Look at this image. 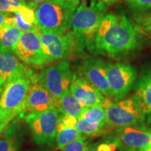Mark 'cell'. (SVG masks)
I'll list each match as a JSON object with an SVG mask.
<instances>
[{
  "label": "cell",
  "mask_w": 151,
  "mask_h": 151,
  "mask_svg": "<svg viewBox=\"0 0 151 151\" xmlns=\"http://www.w3.org/2000/svg\"><path fill=\"white\" fill-rule=\"evenodd\" d=\"M7 127V124L4 123L3 122L0 121V137H1V134H2V132H4V129L6 127Z\"/></svg>",
  "instance_id": "cell-35"
},
{
  "label": "cell",
  "mask_w": 151,
  "mask_h": 151,
  "mask_svg": "<svg viewBox=\"0 0 151 151\" xmlns=\"http://www.w3.org/2000/svg\"><path fill=\"white\" fill-rule=\"evenodd\" d=\"M2 88H3V86H2V85H1V82H0V92H1V89H2Z\"/></svg>",
  "instance_id": "cell-38"
},
{
  "label": "cell",
  "mask_w": 151,
  "mask_h": 151,
  "mask_svg": "<svg viewBox=\"0 0 151 151\" xmlns=\"http://www.w3.org/2000/svg\"><path fill=\"white\" fill-rule=\"evenodd\" d=\"M56 108L61 113L69 115L79 119L83 113L85 108L71 94L70 90L57 100Z\"/></svg>",
  "instance_id": "cell-17"
},
{
  "label": "cell",
  "mask_w": 151,
  "mask_h": 151,
  "mask_svg": "<svg viewBox=\"0 0 151 151\" xmlns=\"http://www.w3.org/2000/svg\"><path fill=\"white\" fill-rule=\"evenodd\" d=\"M81 133L76 127L63 128L57 131L55 143L57 148L62 150L64 147L81 137Z\"/></svg>",
  "instance_id": "cell-20"
},
{
  "label": "cell",
  "mask_w": 151,
  "mask_h": 151,
  "mask_svg": "<svg viewBox=\"0 0 151 151\" xmlns=\"http://www.w3.org/2000/svg\"><path fill=\"white\" fill-rule=\"evenodd\" d=\"M136 21L143 29L151 32V16H139L136 18Z\"/></svg>",
  "instance_id": "cell-30"
},
{
  "label": "cell",
  "mask_w": 151,
  "mask_h": 151,
  "mask_svg": "<svg viewBox=\"0 0 151 151\" xmlns=\"http://www.w3.org/2000/svg\"><path fill=\"white\" fill-rule=\"evenodd\" d=\"M117 137L122 145L129 149L148 151L151 148V131L135 127H126L117 130Z\"/></svg>",
  "instance_id": "cell-14"
},
{
  "label": "cell",
  "mask_w": 151,
  "mask_h": 151,
  "mask_svg": "<svg viewBox=\"0 0 151 151\" xmlns=\"http://www.w3.org/2000/svg\"><path fill=\"white\" fill-rule=\"evenodd\" d=\"M13 14L15 20V25L22 32H39V29L38 26H34L32 24L24 22L20 16V14L17 11H13Z\"/></svg>",
  "instance_id": "cell-28"
},
{
  "label": "cell",
  "mask_w": 151,
  "mask_h": 151,
  "mask_svg": "<svg viewBox=\"0 0 151 151\" xmlns=\"http://www.w3.org/2000/svg\"><path fill=\"white\" fill-rule=\"evenodd\" d=\"M139 42L138 28L125 15L107 14L96 33L94 50L118 55L135 49Z\"/></svg>",
  "instance_id": "cell-1"
},
{
  "label": "cell",
  "mask_w": 151,
  "mask_h": 151,
  "mask_svg": "<svg viewBox=\"0 0 151 151\" xmlns=\"http://www.w3.org/2000/svg\"><path fill=\"white\" fill-rule=\"evenodd\" d=\"M57 100L46 88L38 82L35 83L30 88L22 114L40 113L56 107Z\"/></svg>",
  "instance_id": "cell-13"
},
{
  "label": "cell",
  "mask_w": 151,
  "mask_h": 151,
  "mask_svg": "<svg viewBox=\"0 0 151 151\" xmlns=\"http://www.w3.org/2000/svg\"><path fill=\"white\" fill-rule=\"evenodd\" d=\"M80 118L94 123H106L104 106L85 108Z\"/></svg>",
  "instance_id": "cell-23"
},
{
  "label": "cell",
  "mask_w": 151,
  "mask_h": 151,
  "mask_svg": "<svg viewBox=\"0 0 151 151\" xmlns=\"http://www.w3.org/2000/svg\"><path fill=\"white\" fill-rule=\"evenodd\" d=\"M134 97L147 122L151 123V69L143 73L137 81Z\"/></svg>",
  "instance_id": "cell-15"
},
{
  "label": "cell",
  "mask_w": 151,
  "mask_h": 151,
  "mask_svg": "<svg viewBox=\"0 0 151 151\" xmlns=\"http://www.w3.org/2000/svg\"><path fill=\"white\" fill-rule=\"evenodd\" d=\"M73 76L69 62L62 61L43 69L37 74V82L58 99L69 91Z\"/></svg>",
  "instance_id": "cell-7"
},
{
  "label": "cell",
  "mask_w": 151,
  "mask_h": 151,
  "mask_svg": "<svg viewBox=\"0 0 151 151\" xmlns=\"http://www.w3.org/2000/svg\"><path fill=\"white\" fill-rule=\"evenodd\" d=\"M37 82V73L26 67L5 83L0 95V121L8 125L22 114L30 88Z\"/></svg>",
  "instance_id": "cell-2"
},
{
  "label": "cell",
  "mask_w": 151,
  "mask_h": 151,
  "mask_svg": "<svg viewBox=\"0 0 151 151\" xmlns=\"http://www.w3.org/2000/svg\"><path fill=\"white\" fill-rule=\"evenodd\" d=\"M106 124L110 128L136 127L142 124L145 116L134 97L112 102L110 99L104 106Z\"/></svg>",
  "instance_id": "cell-5"
},
{
  "label": "cell",
  "mask_w": 151,
  "mask_h": 151,
  "mask_svg": "<svg viewBox=\"0 0 151 151\" xmlns=\"http://www.w3.org/2000/svg\"><path fill=\"white\" fill-rule=\"evenodd\" d=\"M15 11L20 14L24 22L34 26H38L35 9L30 8L27 6H20L17 7L14 11Z\"/></svg>",
  "instance_id": "cell-25"
},
{
  "label": "cell",
  "mask_w": 151,
  "mask_h": 151,
  "mask_svg": "<svg viewBox=\"0 0 151 151\" xmlns=\"http://www.w3.org/2000/svg\"><path fill=\"white\" fill-rule=\"evenodd\" d=\"M97 1H101L104 4H114L115 2H116L117 0H97Z\"/></svg>",
  "instance_id": "cell-32"
},
{
  "label": "cell",
  "mask_w": 151,
  "mask_h": 151,
  "mask_svg": "<svg viewBox=\"0 0 151 151\" xmlns=\"http://www.w3.org/2000/svg\"><path fill=\"white\" fill-rule=\"evenodd\" d=\"M14 54L24 63L41 67L45 65L39 32H22Z\"/></svg>",
  "instance_id": "cell-10"
},
{
  "label": "cell",
  "mask_w": 151,
  "mask_h": 151,
  "mask_svg": "<svg viewBox=\"0 0 151 151\" xmlns=\"http://www.w3.org/2000/svg\"><path fill=\"white\" fill-rule=\"evenodd\" d=\"M57 2H80L81 0H51Z\"/></svg>",
  "instance_id": "cell-33"
},
{
  "label": "cell",
  "mask_w": 151,
  "mask_h": 151,
  "mask_svg": "<svg viewBox=\"0 0 151 151\" xmlns=\"http://www.w3.org/2000/svg\"><path fill=\"white\" fill-rule=\"evenodd\" d=\"M76 128L86 136H94L103 133L104 131L110 128L106 123H94L88 122L83 119H78Z\"/></svg>",
  "instance_id": "cell-21"
},
{
  "label": "cell",
  "mask_w": 151,
  "mask_h": 151,
  "mask_svg": "<svg viewBox=\"0 0 151 151\" xmlns=\"http://www.w3.org/2000/svg\"><path fill=\"white\" fill-rule=\"evenodd\" d=\"M128 6L136 13L151 11V0H125Z\"/></svg>",
  "instance_id": "cell-27"
},
{
  "label": "cell",
  "mask_w": 151,
  "mask_h": 151,
  "mask_svg": "<svg viewBox=\"0 0 151 151\" xmlns=\"http://www.w3.org/2000/svg\"><path fill=\"white\" fill-rule=\"evenodd\" d=\"M121 146L122 143L117 135H113L89 144L86 151H117Z\"/></svg>",
  "instance_id": "cell-19"
},
{
  "label": "cell",
  "mask_w": 151,
  "mask_h": 151,
  "mask_svg": "<svg viewBox=\"0 0 151 151\" xmlns=\"http://www.w3.org/2000/svg\"><path fill=\"white\" fill-rule=\"evenodd\" d=\"M88 145L89 143L86 136H81L80 138L64 147L62 151H86Z\"/></svg>",
  "instance_id": "cell-26"
},
{
  "label": "cell",
  "mask_w": 151,
  "mask_h": 151,
  "mask_svg": "<svg viewBox=\"0 0 151 151\" xmlns=\"http://www.w3.org/2000/svg\"><path fill=\"white\" fill-rule=\"evenodd\" d=\"M71 94L84 108L102 106L109 99L83 77L74 74L69 88Z\"/></svg>",
  "instance_id": "cell-12"
},
{
  "label": "cell",
  "mask_w": 151,
  "mask_h": 151,
  "mask_svg": "<svg viewBox=\"0 0 151 151\" xmlns=\"http://www.w3.org/2000/svg\"><path fill=\"white\" fill-rule=\"evenodd\" d=\"M60 112L51 107L40 113L26 116V123L31 131L33 141L39 146H52L55 140Z\"/></svg>",
  "instance_id": "cell-6"
},
{
  "label": "cell",
  "mask_w": 151,
  "mask_h": 151,
  "mask_svg": "<svg viewBox=\"0 0 151 151\" xmlns=\"http://www.w3.org/2000/svg\"><path fill=\"white\" fill-rule=\"evenodd\" d=\"M27 151H53L50 149H29Z\"/></svg>",
  "instance_id": "cell-36"
},
{
  "label": "cell",
  "mask_w": 151,
  "mask_h": 151,
  "mask_svg": "<svg viewBox=\"0 0 151 151\" xmlns=\"http://www.w3.org/2000/svg\"><path fill=\"white\" fill-rule=\"evenodd\" d=\"M22 32L16 25L7 24L0 37V53H14L17 43Z\"/></svg>",
  "instance_id": "cell-18"
},
{
  "label": "cell",
  "mask_w": 151,
  "mask_h": 151,
  "mask_svg": "<svg viewBox=\"0 0 151 151\" xmlns=\"http://www.w3.org/2000/svg\"><path fill=\"white\" fill-rule=\"evenodd\" d=\"M80 2H57L47 0L35 9L40 31L65 34L70 31L71 20Z\"/></svg>",
  "instance_id": "cell-4"
},
{
  "label": "cell",
  "mask_w": 151,
  "mask_h": 151,
  "mask_svg": "<svg viewBox=\"0 0 151 151\" xmlns=\"http://www.w3.org/2000/svg\"><path fill=\"white\" fill-rule=\"evenodd\" d=\"M106 11V6L101 1L92 0L88 6L86 0H81L71 20V27L78 51H83L85 48L94 50L96 33L107 14Z\"/></svg>",
  "instance_id": "cell-3"
},
{
  "label": "cell",
  "mask_w": 151,
  "mask_h": 151,
  "mask_svg": "<svg viewBox=\"0 0 151 151\" xmlns=\"http://www.w3.org/2000/svg\"><path fill=\"white\" fill-rule=\"evenodd\" d=\"M78 120V119L76 118V117L60 113L59 122H58V130L63 129V128L76 127Z\"/></svg>",
  "instance_id": "cell-29"
},
{
  "label": "cell",
  "mask_w": 151,
  "mask_h": 151,
  "mask_svg": "<svg viewBox=\"0 0 151 151\" xmlns=\"http://www.w3.org/2000/svg\"><path fill=\"white\" fill-rule=\"evenodd\" d=\"M9 14L10 13L0 12V37H1L4 29H5L6 24H8L6 22V18L8 17Z\"/></svg>",
  "instance_id": "cell-31"
},
{
  "label": "cell",
  "mask_w": 151,
  "mask_h": 151,
  "mask_svg": "<svg viewBox=\"0 0 151 151\" xmlns=\"http://www.w3.org/2000/svg\"><path fill=\"white\" fill-rule=\"evenodd\" d=\"M81 73L86 81L108 98L113 93L107 78V63L97 58H90L83 62Z\"/></svg>",
  "instance_id": "cell-11"
},
{
  "label": "cell",
  "mask_w": 151,
  "mask_h": 151,
  "mask_svg": "<svg viewBox=\"0 0 151 151\" xmlns=\"http://www.w3.org/2000/svg\"><path fill=\"white\" fill-rule=\"evenodd\" d=\"M26 66L13 52L0 53V82L2 86L15 75L21 72Z\"/></svg>",
  "instance_id": "cell-16"
},
{
  "label": "cell",
  "mask_w": 151,
  "mask_h": 151,
  "mask_svg": "<svg viewBox=\"0 0 151 151\" xmlns=\"http://www.w3.org/2000/svg\"><path fill=\"white\" fill-rule=\"evenodd\" d=\"M39 35L45 65L67 59L76 50L73 32L56 34L39 30Z\"/></svg>",
  "instance_id": "cell-8"
},
{
  "label": "cell",
  "mask_w": 151,
  "mask_h": 151,
  "mask_svg": "<svg viewBox=\"0 0 151 151\" xmlns=\"http://www.w3.org/2000/svg\"><path fill=\"white\" fill-rule=\"evenodd\" d=\"M137 77L135 68L122 63H107V78L116 101L122 99L130 90Z\"/></svg>",
  "instance_id": "cell-9"
},
{
  "label": "cell",
  "mask_w": 151,
  "mask_h": 151,
  "mask_svg": "<svg viewBox=\"0 0 151 151\" xmlns=\"http://www.w3.org/2000/svg\"><path fill=\"white\" fill-rule=\"evenodd\" d=\"M148 151H151V148H150V149H149V150H148Z\"/></svg>",
  "instance_id": "cell-39"
},
{
  "label": "cell",
  "mask_w": 151,
  "mask_h": 151,
  "mask_svg": "<svg viewBox=\"0 0 151 151\" xmlns=\"http://www.w3.org/2000/svg\"><path fill=\"white\" fill-rule=\"evenodd\" d=\"M27 1H29V2L34 4L38 6L39 4H40L47 1V0H27Z\"/></svg>",
  "instance_id": "cell-34"
},
{
  "label": "cell",
  "mask_w": 151,
  "mask_h": 151,
  "mask_svg": "<svg viewBox=\"0 0 151 151\" xmlns=\"http://www.w3.org/2000/svg\"><path fill=\"white\" fill-rule=\"evenodd\" d=\"M20 6H27L35 10L37 7V5L26 0H0V12L12 13Z\"/></svg>",
  "instance_id": "cell-24"
},
{
  "label": "cell",
  "mask_w": 151,
  "mask_h": 151,
  "mask_svg": "<svg viewBox=\"0 0 151 151\" xmlns=\"http://www.w3.org/2000/svg\"><path fill=\"white\" fill-rule=\"evenodd\" d=\"M120 151H139V150H133V149H128L127 150H120Z\"/></svg>",
  "instance_id": "cell-37"
},
{
  "label": "cell",
  "mask_w": 151,
  "mask_h": 151,
  "mask_svg": "<svg viewBox=\"0 0 151 151\" xmlns=\"http://www.w3.org/2000/svg\"><path fill=\"white\" fill-rule=\"evenodd\" d=\"M18 148L19 144L15 128H7L0 139V151H18Z\"/></svg>",
  "instance_id": "cell-22"
}]
</instances>
